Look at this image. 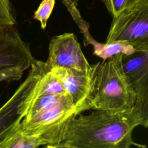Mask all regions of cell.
I'll list each match as a JSON object with an SVG mask.
<instances>
[{"label":"cell","instance_id":"obj_14","mask_svg":"<svg viewBox=\"0 0 148 148\" xmlns=\"http://www.w3.org/2000/svg\"><path fill=\"white\" fill-rule=\"evenodd\" d=\"M42 146L38 137L15 132L0 146V148H36Z\"/></svg>","mask_w":148,"mask_h":148},{"label":"cell","instance_id":"obj_12","mask_svg":"<svg viewBox=\"0 0 148 148\" xmlns=\"http://www.w3.org/2000/svg\"><path fill=\"white\" fill-rule=\"evenodd\" d=\"M122 61L124 71L130 80L148 64V51H135L131 54H124Z\"/></svg>","mask_w":148,"mask_h":148},{"label":"cell","instance_id":"obj_3","mask_svg":"<svg viewBox=\"0 0 148 148\" xmlns=\"http://www.w3.org/2000/svg\"><path fill=\"white\" fill-rule=\"evenodd\" d=\"M77 115L76 107L70 95L67 94L54 105L24 118L18 131L25 135L38 137L42 146L57 148L65 124Z\"/></svg>","mask_w":148,"mask_h":148},{"label":"cell","instance_id":"obj_8","mask_svg":"<svg viewBox=\"0 0 148 148\" xmlns=\"http://www.w3.org/2000/svg\"><path fill=\"white\" fill-rule=\"evenodd\" d=\"M97 65L98 62L91 65V68L88 72L62 67L50 68L72 98L78 114L87 110V105L92 91Z\"/></svg>","mask_w":148,"mask_h":148},{"label":"cell","instance_id":"obj_16","mask_svg":"<svg viewBox=\"0 0 148 148\" xmlns=\"http://www.w3.org/2000/svg\"><path fill=\"white\" fill-rule=\"evenodd\" d=\"M113 18L124 9L135 4L139 0H101Z\"/></svg>","mask_w":148,"mask_h":148},{"label":"cell","instance_id":"obj_5","mask_svg":"<svg viewBox=\"0 0 148 148\" xmlns=\"http://www.w3.org/2000/svg\"><path fill=\"white\" fill-rule=\"evenodd\" d=\"M34 61L28 44L14 25L0 28V77L7 82L18 80Z\"/></svg>","mask_w":148,"mask_h":148},{"label":"cell","instance_id":"obj_17","mask_svg":"<svg viewBox=\"0 0 148 148\" xmlns=\"http://www.w3.org/2000/svg\"><path fill=\"white\" fill-rule=\"evenodd\" d=\"M0 20L6 25L16 24L12 5L9 0H0Z\"/></svg>","mask_w":148,"mask_h":148},{"label":"cell","instance_id":"obj_4","mask_svg":"<svg viewBox=\"0 0 148 148\" xmlns=\"http://www.w3.org/2000/svg\"><path fill=\"white\" fill-rule=\"evenodd\" d=\"M114 42L148 51V0H139L113 18L105 43Z\"/></svg>","mask_w":148,"mask_h":148},{"label":"cell","instance_id":"obj_18","mask_svg":"<svg viewBox=\"0 0 148 148\" xmlns=\"http://www.w3.org/2000/svg\"><path fill=\"white\" fill-rule=\"evenodd\" d=\"M4 27V26L3 25L2 23H1V21H0V28H1V27Z\"/></svg>","mask_w":148,"mask_h":148},{"label":"cell","instance_id":"obj_15","mask_svg":"<svg viewBox=\"0 0 148 148\" xmlns=\"http://www.w3.org/2000/svg\"><path fill=\"white\" fill-rule=\"evenodd\" d=\"M56 0H42L37 10L34 12V18L39 21L41 28L45 29L47 22L53 12Z\"/></svg>","mask_w":148,"mask_h":148},{"label":"cell","instance_id":"obj_6","mask_svg":"<svg viewBox=\"0 0 148 148\" xmlns=\"http://www.w3.org/2000/svg\"><path fill=\"white\" fill-rule=\"evenodd\" d=\"M46 62L35 60L26 79L0 108V146L18 131L24 117L21 105L47 68Z\"/></svg>","mask_w":148,"mask_h":148},{"label":"cell","instance_id":"obj_19","mask_svg":"<svg viewBox=\"0 0 148 148\" xmlns=\"http://www.w3.org/2000/svg\"><path fill=\"white\" fill-rule=\"evenodd\" d=\"M3 82V80L2 78L0 77V82Z\"/></svg>","mask_w":148,"mask_h":148},{"label":"cell","instance_id":"obj_1","mask_svg":"<svg viewBox=\"0 0 148 148\" xmlns=\"http://www.w3.org/2000/svg\"><path fill=\"white\" fill-rule=\"evenodd\" d=\"M138 123L132 113L112 114L103 110L73 116L62 130L57 147H146L133 140L132 131Z\"/></svg>","mask_w":148,"mask_h":148},{"label":"cell","instance_id":"obj_13","mask_svg":"<svg viewBox=\"0 0 148 148\" xmlns=\"http://www.w3.org/2000/svg\"><path fill=\"white\" fill-rule=\"evenodd\" d=\"M71 13L73 19L79 27L84 36V45H92L95 40L92 37L89 31V24L82 17L77 8V0H61Z\"/></svg>","mask_w":148,"mask_h":148},{"label":"cell","instance_id":"obj_7","mask_svg":"<svg viewBox=\"0 0 148 148\" xmlns=\"http://www.w3.org/2000/svg\"><path fill=\"white\" fill-rule=\"evenodd\" d=\"M47 64L50 68L62 67L88 72L91 68L73 33L65 32L53 37L49 45Z\"/></svg>","mask_w":148,"mask_h":148},{"label":"cell","instance_id":"obj_2","mask_svg":"<svg viewBox=\"0 0 148 148\" xmlns=\"http://www.w3.org/2000/svg\"><path fill=\"white\" fill-rule=\"evenodd\" d=\"M119 53L98 62L87 110H103L112 114L132 113L136 94L126 75Z\"/></svg>","mask_w":148,"mask_h":148},{"label":"cell","instance_id":"obj_10","mask_svg":"<svg viewBox=\"0 0 148 148\" xmlns=\"http://www.w3.org/2000/svg\"><path fill=\"white\" fill-rule=\"evenodd\" d=\"M130 80L136 94L132 114L139 125L148 127V64Z\"/></svg>","mask_w":148,"mask_h":148},{"label":"cell","instance_id":"obj_9","mask_svg":"<svg viewBox=\"0 0 148 148\" xmlns=\"http://www.w3.org/2000/svg\"><path fill=\"white\" fill-rule=\"evenodd\" d=\"M67 94L60 79L51 71L47 65L46 69L38 79L28 95L21 104V109L24 118L27 108L36 98L44 95H63Z\"/></svg>","mask_w":148,"mask_h":148},{"label":"cell","instance_id":"obj_11","mask_svg":"<svg viewBox=\"0 0 148 148\" xmlns=\"http://www.w3.org/2000/svg\"><path fill=\"white\" fill-rule=\"evenodd\" d=\"M92 46L93 54L102 60H105L119 53L128 55L135 51L131 46L122 42L102 43L95 40Z\"/></svg>","mask_w":148,"mask_h":148}]
</instances>
